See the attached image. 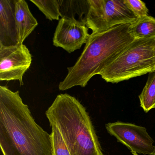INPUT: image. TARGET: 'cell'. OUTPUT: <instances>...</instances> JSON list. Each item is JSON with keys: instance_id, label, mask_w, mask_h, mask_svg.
Wrapping results in <instances>:
<instances>
[{"instance_id": "6da1fadb", "label": "cell", "mask_w": 155, "mask_h": 155, "mask_svg": "<svg viewBox=\"0 0 155 155\" xmlns=\"http://www.w3.org/2000/svg\"><path fill=\"white\" fill-rule=\"evenodd\" d=\"M0 147L3 155H52L51 135L35 121L19 91L0 86Z\"/></svg>"}, {"instance_id": "7a4b0ae2", "label": "cell", "mask_w": 155, "mask_h": 155, "mask_svg": "<svg viewBox=\"0 0 155 155\" xmlns=\"http://www.w3.org/2000/svg\"><path fill=\"white\" fill-rule=\"evenodd\" d=\"M130 23L115 26L103 32L90 34L76 63L59 84L64 91L76 86L85 87L91 79L111 64L134 41Z\"/></svg>"}, {"instance_id": "3957f363", "label": "cell", "mask_w": 155, "mask_h": 155, "mask_svg": "<svg viewBox=\"0 0 155 155\" xmlns=\"http://www.w3.org/2000/svg\"><path fill=\"white\" fill-rule=\"evenodd\" d=\"M46 116L59 130L71 155H103L90 117L75 97L58 95Z\"/></svg>"}, {"instance_id": "277c9868", "label": "cell", "mask_w": 155, "mask_h": 155, "mask_svg": "<svg viewBox=\"0 0 155 155\" xmlns=\"http://www.w3.org/2000/svg\"><path fill=\"white\" fill-rule=\"evenodd\" d=\"M155 37L135 39L128 48L100 75L117 83L155 71Z\"/></svg>"}, {"instance_id": "5b68a950", "label": "cell", "mask_w": 155, "mask_h": 155, "mask_svg": "<svg viewBox=\"0 0 155 155\" xmlns=\"http://www.w3.org/2000/svg\"><path fill=\"white\" fill-rule=\"evenodd\" d=\"M87 3L84 22L92 33L103 32L117 25L132 23L137 19L125 0H87Z\"/></svg>"}, {"instance_id": "8992f818", "label": "cell", "mask_w": 155, "mask_h": 155, "mask_svg": "<svg viewBox=\"0 0 155 155\" xmlns=\"http://www.w3.org/2000/svg\"><path fill=\"white\" fill-rule=\"evenodd\" d=\"M106 128L108 133L126 146L132 155H153L155 150L154 141L144 127L117 121L107 123Z\"/></svg>"}, {"instance_id": "52a82bcc", "label": "cell", "mask_w": 155, "mask_h": 155, "mask_svg": "<svg viewBox=\"0 0 155 155\" xmlns=\"http://www.w3.org/2000/svg\"><path fill=\"white\" fill-rule=\"evenodd\" d=\"M31 62V54L24 44L0 45V81H18L20 86L23 85V76Z\"/></svg>"}, {"instance_id": "ba28073f", "label": "cell", "mask_w": 155, "mask_h": 155, "mask_svg": "<svg viewBox=\"0 0 155 155\" xmlns=\"http://www.w3.org/2000/svg\"><path fill=\"white\" fill-rule=\"evenodd\" d=\"M90 36L88 28L84 21L75 18L63 17L59 20L56 28L53 45L71 53L86 44Z\"/></svg>"}, {"instance_id": "9c48e42d", "label": "cell", "mask_w": 155, "mask_h": 155, "mask_svg": "<svg viewBox=\"0 0 155 155\" xmlns=\"http://www.w3.org/2000/svg\"><path fill=\"white\" fill-rule=\"evenodd\" d=\"M14 6L15 0H0V45L18 44Z\"/></svg>"}, {"instance_id": "30bf717a", "label": "cell", "mask_w": 155, "mask_h": 155, "mask_svg": "<svg viewBox=\"0 0 155 155\" xmlns=\"http://www.w3.org/2000/svg\"><path fill=\"white\" fill-rule=\"evenodd\" d=\"M15 18L18 44H23L37 28L38 22L25 0H15Z\"/></svg>"}, {"instance_id": "8fae6325", "label": "cell", "mask_w": 155, "mask_h": 155, "mask_svg": "<svg viewBox=\"0 0 155 155\" xmlns=\"http://www.w3.org/2000/svg\"><path fill=\"white\" fill-rule=\"evenodd\" d=\"M130 33L135 39L150 38L155 37V18L148 15L137 18L130 23Z\"/></svg>"}, {"instance_id": "7c38bea8", "label": "cell", "mask_w": 155, "mask_h": 155, "mask_svg": "<svg viewBox=\"0 0 155 155\" xmlns=\"http://www.w3.org/2000/svg\"><path fill=\"white\" fill-rule=\"evenodd\" d=\"M141 107L146 113L155 108V71L150 72L146 85L139 96Z\"/></svg>"}, {"instance_id": "4fadbf2b", "label": "cell", "mask_w": 155, "mask_h": 155, "mask_svg": "<svg viewBox=\"0 0 155 155\" xmlns=\"http://www.w3.org/2000/svg\"><path fill=\"white\" fill-rule=\"evenodd\" d=\"M44 14L46 18L50 21L59 20L61 17L60 3L58 0H30Z\"/></svg>"}, {"instance_id": "5bb4252c", "label": "cell", "mask_w": 155, "mask_h": 155, "mask_svg": "<svg viewBox=\"0 0 155 155\" xmlns=\"http://www.w3.org/2000/svg\"><path fill=\"white\" fill-rule=\"evenodd\" d=\"M51 127L52 155H71L69 150L58 128L53 125Z\"/></svg>"}, {"instance_id": "9a60e30c", "label": "cell", "mask_w": 155, "mask_h": 155, "mask_svg": "<svg viewBox=\"0 0 155 155\" xmlns=\"http://www.w3.org/2000/svg\"><path fill=\"white\" fill-rule=\"evenodd\" d=\"M128 8L137 18L148 16V9L146 4L140 0H125Z\"/></svg>"}, {"instance_id": "2e32d148", "label": "cell", "mask_w": 155, "mask_h": 155, "mask_svg": "<svg viewBox=\"0 0 155 155\" xmlns=\"http://www.w3.org/2000/svg\"><path fill=\"white\" fill-rule=\"evenodd\" d=\"M153 155H155V150L154 151V153H153Z\"/></svg>"}, {"instance_id": "e0dca14e", "label": "cell", "mask_w": 155, "mask_h": 155, "mask_svg": "<svg viewBox=\"0 0 155 155\" xmlns=\"http://www.w3.org/2000/svg\"></svg>"}]
</instances>
